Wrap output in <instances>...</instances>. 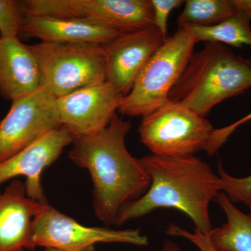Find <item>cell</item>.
I'll return each instance as SVG.
<instances>
[{"label": "cell", "mask_w": 251, "mask_h": 251, "mask_svg": "<svg viewBox=\"0 0 251 251\" xmlns=\"http://www.w3.org/2000/svg\"><path fill=\"white\" fill-rule=\"evenodd\" d=\"M160 251H181V249L176 243L166 240L163 243V247Z\"/></svg>", "instance_id": "603a6c76"}, {"label": "cell", "mask_w": 251, "mask_h": 251, "mask_svg": "<svg viewBox=\"0 0 251 251\" xmlns=\"http://www.w3.org/2000/svg\"><path fill=\"white\" fill-rule=\"evenodd\" d=\"M46 205L27 197L25 183L12 180L0 194V251L30 250L33 221Z\"/></svg>", "instance_id": "4fadbf2b"}, {"label": "cell", "mask_w": 251, "mask_h": 251, "mask_svg": "<svg viewBox=\"0 0 251 251\" xmlns=\"http://www.w3.org/2000/svg\"><path fill=\"white\" fill-rule=\"evenodd\" d=\"M178 18L179 26L211 27L237 14L234 0H187Z\"/></svg>", "instance_id": "e0dca14e"}, {"label": "cell", "mask_w": 251, "mask_h": 251, "mask_svg": "<svg viewBox=\"0 0 251 251\" xmlns=\"http://www.w3.org/2000/svg\"><path fill=\"white\" fill-rule=\"evenodd\" d=\"M40 69L30 46L0 38V94L11 102L40 89Z\"/></svg>", "instance_id": "5bb4252c"}, {"label": "cell", "mask_w": 251, "mask_h": 251, "mask_svg": "<svg viewBox=\"0 0 251 251\" xmlns=\"http://www.w3.org/2000/svg\"><path fill=\"white\" fill-rule=\"evenodd\" d=\"M122 97L107 81L58 97L62 126L73 137L97 133L108 126L120 108Z\"/></svg>", "instance_id": "9c48e42d"}, {"label": "cell", "mask_w": 251, "mask_h": 251, "mask_svg": "<svg viewBox=\"0 0 251 251\" xmlns=\"http://www.w3.org/2000/svg\"><path fill=\"white\" fill-rule=\"evenodd\" d=\"M99 243L145 247L149 240L138 229L87 227L49 204L33 221L30 250L39 247L62 251H94Z\"/></svg>", "instance_id": "52a82bcc"}, {"label": "cell", "mask_w": 251, "mask_h": 251, "mask_svg": "<svg viewBox=\"0 0 251 251\" xmlns=\"http://www.w3.org/2000/svg\"><path fill=\"white\" fill-rule=\"evenodd\" d=\"M61 126L57 98L45 87L14 100L0 122V163Z\"/></svg>", "instance_id": "ba28073f"}, {"label": "cell", "mask_w": 251, "mask_h": 251, "mask_svg": "<svg viewBox=\"0 0 251 251\" xmlns=\"http://www.w3.org/2000/svg\"><path fill=\"white\" fill-rule=\"evenodd\" d=\"M131 127V122L116 114L103 129L73 137L69 151L71 161L90 173L94 214L106 226H117L122 211L151 184L138 158L126 146Z\"/></svg>", "instance_id": "6da1fadb"}, {"label": "cell", "mask_w": 251, "mask_h": 251, "mask_svg": "<svg viewBox=\"0 0 251 251\" xmlns=\"http://www.w3.org/2000/svg\"><path fill=\"white\" fill-rule=\"evenodd\" d=\"M251 88V59L228 46L206 42L193 52L168 100L206 117L216 105Z\"/></svg>", "instance_id": "3957f363"}, {"label": "cell", "mask_w": 251, "mask_h": 251, "mask_svg": "<svg viewBox=\"0 0 251 251\" xmlns=\"http://www.w3.org/2000/svg\"><path fill=\"white\" fill-rule=\"evenodd\" d=\"M196 44L182 27L168 36L147 63L129 93L122 97L118 111L126 116L143 117L166 103Z\"/></svg>", "instance_id": "277c9868"}, {"label": "cell", "mask_w": 251, "mask_h": 251, "mask_svg": "<svg viewBox=\"0 0 251 251\" xmlns=\"http://www.w3.org/2000/svg\"><path fill=\"white\" fill-rule=\"evenodd\" d=\"M238 11L247 15L251 21V0H234Z\"/></svg>", "instance_id": "44dd1931"}, {"label": "cell", "mask_w": 251, "mask_h": 251, "mask_svg": "<svg viewBox=\"0 0 251 251\" xmlns=\"http://www.w3.org/2000/svg\"><path fill=\"white\" fill-rule=\"evenodd\" d=\"M121 34L92 20L25 14L20 36L38 39L41 42L104 46Z\"/></svg>", "instance_id": "7c38bea8"}, {"label": "cell", "mask_w": 251, "mask_h": 251, "mask_svg": "<svg viewBox=\"0 0 251 251\" xmlns=\"http://www.w3.org/2000/svg\"><path fill=\"white\" fill-rule=\"evenodd\" d=\"M219 175L221 179V190L232 202L251 204V175L245 177H234L226 173L219 165Z\"/></svg>", "instance_id": "d6986e66"}, {"label": "cell", "mask_w": 251, "mask_h": 251, "mask_svg": "<svg viewBox=\"0 0 251 251\" xmlns=\"http://www.w3.org/2000/svg\"><path fill=\"white\" fill-rule=\"evenodd\" d=\"M72 134L63 126L43 135L17 154L0 163V187L10 179L25 176L27 197L49 204L41 184V174L58 159L64 149L72 145Z\"/></svg>", "instance_id": "8fae6325"}, {"label": "cell", "mask_w": 251, "mask_h": 251, "mask_svg": "<svg viewBox=\"0 0 251 251\" xmlns=\"http://www.w3.org/2000/svg\"><path fill=\"white\" fill-rule=\"evenodd\" d=\"M192 36L196 44L201 41L215 42L226 46L242 49L251 48V20L242 11L231 16L224 22L211 27L179 26Z\"/></svg>", "instance_id": "2e32d148"}, {"label": "cell", "mask_w": 251, "mask_h": 251, "mask_svg": "<svg viewBox=\"0 0 251 251\" xmlns=\"http://www.w3.org/2000/svg\"><path fill=\"white\" fill-rule=\"evenodd\" d=\"M153 6V24L161 32L163 39L168 36V22L170 14L173 10L184 4L183 0H151Z\"/></svg>", "instance_id": "ffe728a7"}, {"label": "cell", "mask_w": 251, "mask_h": 251, "mask_svg": "<svg viewBox=\"0 0 251 251\" xmlns=\"http://www.w3.org/2000/svg\"><path fill=\"white\" fill-rule=\"evenodd\" d=\"M214 201L224 210L227 222L206 235L201 233L207 247L212 251H251V204L245 214L224 192Z\"/></svg>", "instance_id": "9a60e30c"}, {"label": "cell", "mask_w": 251, "mask_h": 251, "mask_svg": "<svg viewBox=\"0 0 251 251\" xmlns=\"http://www.w3.org/2000/svg\"><path fill=\"white\" fill-rule=\"evenodd\" d=\"M45 251H62L58 250V249H52V248H46Z\"/></svg>", "instance_id": "d4e9b609"}, {"label": "cell", "mask_w": 251, "mask_h": 251, "mask_svg": "<svg viewBox=\"0 0 251 251\" xmlns=\"http://www.w3.org/2000/svg\"><path fill=\"white\" fill-rule=\"evenodd\" d=\"M25 14L24 1L0 0V38H19Z\"/></svg>", "instance_id": "ac0fdd59"}, {"label": "cell", "mask_w": 251, "mask_h": 251, "mask_svg": "<svg viewBox=\"0 0 251 251\" xmlns=\"http://www.w3.org/2000/svg\"><path fill=\"white\" fill-rule=\"evenodd\" d=\"M166 41L156 27L122 33L103 46L106 81L123 97L131 90L138 75Z\"/></svg>", "instance_id": "30bf717a"}, {"label": "cell", "mask_w": 251, "mask_h": 251, "mask_svg": "<svg viewBox=\"0 0 251 251\" xmlns=\"http://www.w3.org/2000/svg\"><path fill=\"white\" fill-rule=\"evenodd\" d=\"M138 131L151 154L176 156L194 155L201 150L207 153L215 129L205 117L168 100L143 117Z\"/></svg>", "instance_id": "8992f818"}, {"label": "cell", "mask_w": 251, "mask_h": 251, "mask_svg": "<svg viewBox=\"0 0 251 251\" xmlns=\"http://www.w3.org/2000/svg\"><path fill=\"white\" fill-rule=\"evenodd\" d=\"M138 161L151 179V184L140 199L122 211L117 226L158 208H173L188 216L198 232L209 234L213 228L209 204L222 192L221 178L209 164L194 155L151 154Z\"/></svg>", "instance_id": "7a4b0ae2"}, {"label": "cell", "mask_w": 251, "mask_h": 251, "mask_svg": "<svg viewBox=\"0 0 251 251\" xmlns=\"http://www.w3.org/2000/svg\"><path fill=\"white\" fill-rule=\"evenodd\" d=\"M41 76V86L56 98L106 81L103 46L40 42L31 45Z\"/></svg>", "instance_id": "5b68a950"}, {"label": "cell", "mask_w": 251, "mask_h": 251, "mask_svg": "<svg viewBox=\"0 0 251 251\" xmlns=\"http://www.w3.org/2000/svg\"><path fill=\"white\" fill-rule=\"evenodd\" d=\"M189 240L194 243L201 251H212L206 245L202 236L199 234H193L190 237Z\"/></svg>", "instance_id": "7402d4cb"}, {"label": "cell", "mask_w": 251, "mask_h": 251, "mask_svg": "<svg viewBox=\"0 0 251 251\" xmlns=\"http://www.w3.org/2000/svg\"><path fill=\"white\" fill-rule=\"evenodd\" d=\"M250 122L251 125V113L249 114V115H247V116L244 117V118H242V120H239V121L234 122V124L230 125V126L232 127V128H233L234 130H235L236 128L237 127H239V126L242 125V124L245 123L247 122Z\"/></svg>", "instance_id": "cb8c5ba5"}]
</instances>
